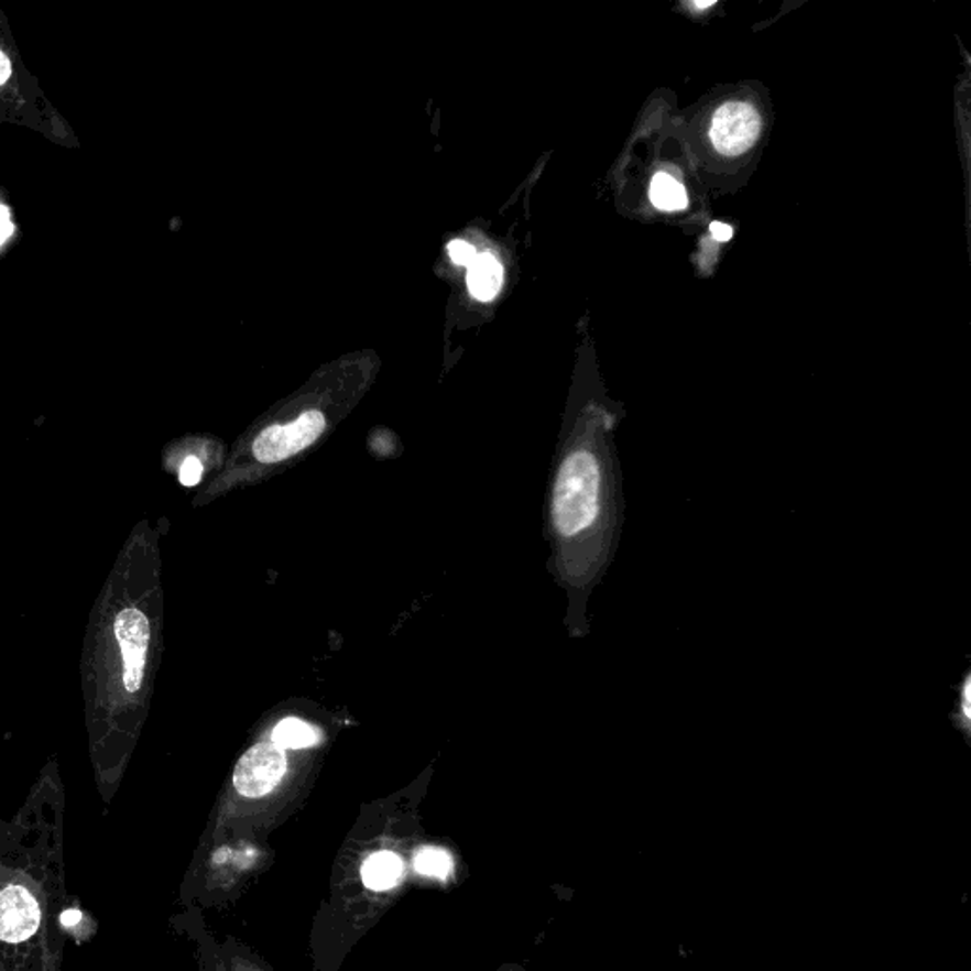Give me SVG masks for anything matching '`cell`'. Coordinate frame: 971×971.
<instances>
[{
    "label": "cell",
    "mask_w": 971,
    "mask_h": 971,
    "mask_svg": "<svg viewBox=\"0 0 971 971\" xmlns=\"http://www.w3.org/2000/svg\"><path fill=\"white\" fill-rule=\"evenodd\" d=\"M62 896L59 842H0V971H55Z\"/></svg>",
    "instance_id": "1"
},
{
    "label": "cell",
    "mask_w": 971,
    "mask_h": 971,
    "mask_svg": "<svg viewBox=\"0 0 971 971\" xmlns=\"http://www.w3.org/2000/svg\"><path fill=\"white\" fill-rule=\"evenodd\" d=\"M327 419L319 411L304 412L298 419L287 425H272L257 437L253 445L254 458L261 463H280L298 451L314 445L325 432Z\"/></svg>",
    "instance_id": "2"
},
{
    "label": "cell",
    "mask_w": 971,
    "mask_h": 971,
    "mask_svg": "<svg viewBox=\"0 0 971 971\" xmlns=\"http://www.w3.org/2000/svg\"><path fill=\"white\" fill-rule=\"evenodd\" d=\"M285 771V750H281L274 742H259L238 761L233 771V786L243 797L259 799L280 784Z\"/></svg>",
    "instance_id": "3"
},
{
    "label": "cell",
    "mask_w": 971,
    "mask_h": 971,
    "mask_svg": "<svg viewBox=\"0 0 971 971\" xmlns=\"http://www.w3.org/2000/svg\"><path fill=\"white\" fill-rule=\"evenodd\" d=\"M760 131L761 118L752 105L725 103L711 118V143L725 156H739L750 151L760 138Z\"/></svg>",
    "instance_id": "4"
},
{
    "label": "cell",
    "mask_w": 971,
    "mask_h": 971,
    "mask_svg": "<svg viewBox=\"0 0 971 971\" xmlns=\"http://www.w3.org/2000/svg\"><path fill=\"white\" fill-rule=\"evenodd\" d=\"M123 657V685L130 692H138L143 684L144 664L151 643V624L139 609H123L114 621Z\"/></svg>",
    "instance_id": "5"
},
{
    "label": "cell",
    "mask_w": 971,
    "mask_h": 971,
    "mask_svg": "<svg viewBox=\"0 0 971 971\" xmlns=\"http://www.w3.org/2000/svg\"><path fill=\"white\" fill-rule=\"evenodd\" d=\"M503 283V268L493 259L492 254L484 253L477 257L467 272V285L474 298L479 301H492L500 293Z\"/></svg>",
    "instance_id": "6"
},
{
    "label": "cell",
    "mask_w": 971,
    "mask_h": 971,
    "mask_svg": "<svg viewBox=\"0 0 971 971\" xmlns=\"http://www.w3.org/2000/svg\"><path fill=\"white\" fill-rule=\"evenodd\" d=\"M403 873V860L393 852H377L370 855L361 869L364 886L377 892L393 888Z\"/></svg>",
    "instance_id": "7"
},
{
    "label": "cell",
    "mask_w": 971,
    "mask_h": 971,
    "mask_svg": "<svg viewBox=\"0 0 971 971\" xmlns=\"http://www.w3.org/2000/svg\"><path fill=\"white\" fill-rule=\"evenodd\" d=\"M317 740L319 737H317L314 727H309L301 719L293 718L281 721L272 734V742L277 744L281 750H301V748L314 746Z\"/></svg>",
    "instance_id": "8"
},
{
    "label": "cell",
    "mask_w": 971,
    "mask_h": 971,
    "mask_svg": "<svg viewBox=\"0 0 971 971\" xmlns=\"http://www.w3.org/2000/svg\"><path fill=\"white\" fill-rule=\"evenodd\" d=\"M651 199L663 211H677L687 206V192L684 185L668 173H658L651 185Z\"/></svg>",
    "instance_id": "9"
},
{
    "label": "cell",
    "mask_w": 971,
    "mask_h": 971,
    "mask_svg": "<svg viewBox=\"0 0 971 971\" xmlns=\"http://www.w3.org/2000/svg\"><path fill=\"white\" fill-rule=\"evenodd\" d=\"M949 719L965 742L971 744V668L962 674L957 684V698Z\"/></svg>",
    "instance_id": "10"
},
{
    "label": "cell",
    "mask_w": 971,
    "mask_h": 971,
    "mask_svg": "<svg viewBox=\"0 0 971 971\" xmlns=\"http://www.w3.org/2000/svg\"><path fill=\"white\" fill-rule=\"evenodd\" d=\"M414 868L417 873L425 876H435V879H448L451 873V855L446 850L433 849L425 847L419 849L414 855Z\"/></svg>",
    "instance_id": "11"
},
{
    "label": "cell",
    "mask_w": 971,
    "mask_h": 971,
    "mask_svg": "<svg viewBox=\"0 0 971 971\" xmlns=\"http://www.w3.org/2000/svg\"><path fill=\"white\" fill-rule=\"evenodd\" d=\"M448 253H450L451 262L458 264V266H471L472 262L477 261V257H479L474 247L461 240L451 241L450 246H448Z\"/></svg>",
    "instance_id": "12"
},
{
    "label": "cell",
    "mask_w": 971,
    "mask_h": 971,
    "mask_svg": "<svg viewBox=\"0 0 971 971\" xmlns=\"http://www.w3.org/2000/svg\"><path fill=\"white\" fill-rule=\"evenodd\" d=\"M201 472H204V467L199 463L198 458L185 459V463L181 467V472H178V479H181V484L183 485H196L201 479Z\"/></svg>",
    "instance_id": "13"
},
{
    "label": "cell",
    "mask_w": 971,
    "mask_h": 971,
    "mask_svg": "<svg viewBox=\"0 0 971 971\" xmlns=\"http://www.w3.org/2000/svg\"><path fill=\"white\" fill-rule=\"evenodd\" d=\"M14 233V225L10 222L7 207L0 206V246Z\"/></svg>",
    "instance_id": "14"
},
{
    "label": "cell",
    "mask_w": 971,
    "mask_h": 971,
    "mask_svg": "<svg viewBox=\"0 0 971 971\" xmlns=\"http://www.w3.org/2000/svg\"><path fill=\"white\" fill-rule=\"evenodd\" d=\"M711 233H713V238L719 241L731 240L732 238V228L731 226L721 225V222H713L710 226Z\"/></svg>",
    "instance_id": "15"
},
{
    "label": "cell",
    "mask_w": 971,
    "mask_h": 971,
    "mask_svg": "<svg viewBox=\"0 0 971 971\" xmlns=\"http://www.w3.org/2000/svg\"><path fill=\"white\" fill-rule=\"evenodd\" d=\"M8 76H10V62H8L7 55L0 52V84L7 83Z\"/></svg>",
    "instance_id": "16"
}]
</instances>
